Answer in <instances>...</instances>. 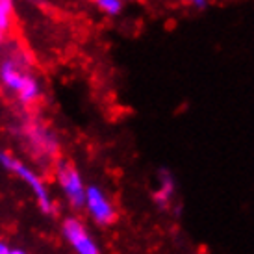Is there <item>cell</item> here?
Listing matches in <instances>:
<instances>
[{
  "label": "cell",
  "mask_w": 254,
  "mask_h": 254,
  "mask_svg": "<svg viewBox=\"0 0 254 254\" xmlns=\"http://www.w3.org/2000/svg\"><path fill=\"white\" fill-rule=\"evenodd\" d=\"M84 208L87 210L93 223L99 226H110L113 225L119 213L117 208L112 202V198L108 197L104 190H100L99 186H87L85 188V200Z\"/></svg>",
  "instance_id": "obj_3"
},
{
  "label": "cell",
  "mask_w": 254,
  "mask_h": 254,
  "mask_svg": "<svg viewBox=\"0 0 254 254\" xmlns=\"http://www.w3.org/2000/svg\"><path fill=\"white\" fill-rule=\"evenodd\" d=\"M9 249H11V247L7 245L6 241L0 240V254H9Z\"/></svg>",
  "instance_id": "obj_12"
},
{
  "label": "cell",
  "mask_w": 254,
  "mask_h": 254,
  "mask_svg": "<svg viewBox=\"0 0 254 254\" xmlns=\"http://www.w3.org/2000/svg\"><path fill=\"white\" fill-rule=\"evenodd\" d=\"M4 39H6V34H4V32H2V30H0V45H2V43H4Z\"/></svg>",
  "instance_id": "obj_14"
},
{
  "label": "cell",
  "mask_w": 254,
  "mask_h": 254,
  "mask_svg": "<svg viewBox=\"0 0 254 254\" xmlns=\"http://www.w3.org/2000/svg\"><path fill=\"white\" fill-rule=\"evenodd\" d=\"M15 6L13 0H0V30L7 34L13 28Z\"/></svg>",
  "instance_id": "obj_9"
},
{
  "label": "cell",
  "mask_w": 254,
  "mask_h": 254,
  "mask_svg": "<svg viewBox=\"0 0 254 254\" xmlns=\"http://www.w3.org/2000/svg\"><path fill=\"white\" fill-rule=\"evenodd\" d=\"M32 72H28L26 62H22L19 56H6L0 62V84L6 91L17 93L21 91V87L26 84V80L30 78Z\"/></svg>",
  "instance_id": "obj_5"
},
{
  "label": "cell",
  "mask_w": 254,
  "mask_h": 254,
  "mask_svg": "<svg viewBox=\"0 0 254 254\" xmlns=\"http://www.w3.org/2000/svg\"><path fill=\"white\" fill-rule=\"evenodd\" d=\"M28 137L32 139V143H34L36 147L45 150V154H54L58 150L56 137L50 134L45 127H41V125H32V127L28 128Z\"/></svg>",
  "instance_id": "obj_7"
},
{
  "label": "cell",
  "mask_w": 254,
  "mask_h": 254,
  "mask_svg": "<svg viewBox=\"0 0 254 254\" xmlns=\"http://www.w3.org/2000/svg\"><path fill=\"white\" fill-rule=\"evenodd\" d=\"M62 234L65 241L72 247L76 254H102L99 243L93 240L85 225L76 217H67L62 223Z\"/></svg>",
  "instance_id": "obj_4"
},
{
  "label": "cell",
  "mask_w": 254,
  "mask_h": 254,
  "mask_svg": "<svg viewBox=\"0 0 254 254\" xmlns=\"http://www.w3.org/2000/svg\"><path fill=\"white\" fill-rule=\"evenodd\" d=\"M56 178L62 188L64 197L72 208H84L85 200V186L80 171L67 160H58L56 163Z\"/></svg>",
  "instance_id": "obj_2"
},
{
  "label": "cell",
  "mask_w": 254,
  "mask_h": 254,
  "mask_svg": "<svg viewBox=\"0 0 254 254\" xmlns=\"http://www.w3.org/2000/svg\"><path fill=\"white\" fill-rule=\"evenodd\" d=\"M0 165H2L7 173L15 175L19 180H22V182L28 186L30 191H32L34 197H36L39 208H41V212L45 213V215H54V213H56L54 200H52L49 190H47V186H45V182H43L41 177L37 175L36 171L30 169L28 165H24L21 160H17L13 154H9L6 150H0Z\"/></svg>",
  "instance_id": "obj_1"
},
{
  "label": "cell",
  "mask_w": 254,
  "mask_h": 254,
  "mask_svg": "<svg viewBox=\"0 0 254 254\" xmlns=\"http://www.w3.org/2000/svg\"><path fill=\"white\" fill-rule=\"evenodd\" d=\"M186 2H190L191 6H195V7H204L208 0H186Z\"/></svg>",
  "instance_id": "obj_11"
},
{
  "label": "cell",
  "mask_w": 254,
  "mask_h": 254,
  "mask_svg": "<svg viewBox=\"0 0 254 254\" xmlns=\"http://www.w3.org/2000/svg\"><path fill=\"white\" fill-rule=\"evenodd\" d=\"M175 191H177V182H175V177L171 175L167 169L160 171V186L158 190L154 191V202L160 208H167L171 204V200L175 197Z\"/></svg>",
  "instance_id": "obj_6"
},
{
  "label": "cell",
  "mask_w": 254,
  "mask_h": 254,
  "mask_svg": "<svg viewBox=\"0 0 254 254\" xmlns=\"http://www.w3.org/2000/svg\"><path fill=\"white\" fill-rule=\"evenodd\" d=\"M9 254H28L24 249H9Z\"/></svg>",
  "instance_id": "obj_13"
},
{
  "label": "cell",
  "mask_w": 254,
  "mask_h": 254,
  "mask_svg": "<svg viewBox=\"0 0 254 254\" xmlns=\"http://www.w3.org/2000/svg\"><path fill=\"white\" fill-rule=\"evenodd\" d=\"M41 84H39V80H37L34 74H30V78L26 80V84L21 87V91L17 93L15 97H17V100L21 102L22 106H32L34 102H37V100L41 99Z\"/></svg>",
  "instance_id": "obj_8"
},
{
  "label": "cell",
  "mask_w": 254,
  "mask_h": 254,
  "mask_svg": "<svg viewBox=\"0 0 254 254\" xmlns=\"http://www.w3.org/2000/svg\"><path fill=\"white\" fill-rule=\"evenodd\" d=\"M99 9L108 17H117L121 15L123 7H125V0H97L95 2Z\"/></svg>",
  "instance_id": "obj_10"
},
{
  "label": "cell",
  "mask_w": 254,
  "mask_h": 254,
  "mask_svg": "<svg viewBox=\"0 0 254 254\" xmlns=\"http://www.w3.org/2000/svg\"><path fill=\"white\" fill-rule=\"evenodd\" d=\"M89 2H97V0H89Z\"/></svg>",
  "instance_id": "obj_15"
}]
</instances>
